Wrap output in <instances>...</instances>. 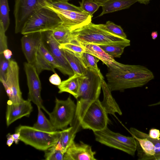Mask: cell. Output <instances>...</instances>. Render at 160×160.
<instances>
[{
    "mask_svg": "<svg viewBox=\"0 0 160 160\" xmlns=\"http://www.w3.org/2000/svg\"><path fill=\"white\" fill-rule=\"evenodd\" d=\"M108 67L106 77L111 92L142 87L154 78L153 72L142 65L124 64L116 61Z\"/></svg>",
    "mask_w": 160,
    "mask_h": 160,
    "instance_id": "6da1fadb",
    "label": "cell"
},
{
    "mask_svg": "<svg viewBox=\"0 0 160 160\" xmlns=\"http://www.w3.org/2000/svg\"><path fill=\"white\" fill-rule=\"evenodd\" d=\"M108 113L99 99L76 105L75 117L84 129L93 132L103 130L107 127L110 120Z\"/></svg>",
    "mask_w": 160,
    "mask_h": 160,
    "instance_id": "7a4b0ae2",
    "label": "cell"
},
{
    "mask_svg": "<svg viewBox=\"0 0 160 160\" xmlns=\"http://www.w3.org/2000/svg\"><path fill=\"white\" fill-rule=\"evenodd\" d=\"M108 32L104 24H95L92 22L73 31L70 42L72 40L78 43L102 44L127 40Z\"/></svg>",
    "mask_w": 160,
    "mask_h": 160,
    "instance_id": "3957f363",
    "label": "cell"
},
{
    "mask_svg": "<svg viewBox=\"0 0 160 160\" xmlns=\"http://www.w3.org/2000/svg\"><path fill=\"white\" fill-rule=\"evenodd\" d=\"M20 134V141L25 144L41 151H45L58 141L60 131L48 132L38 129L33 127L20 125L15 132Z\"/></svg>",
    "mask_w": 160,
    "mask_h": 160,
    "instance_id": "277c9868",
    "label": "cell"
},
{
    "mask_svg": "<svg viewBox=\"0 0 160 160\" xmlns=\"http://www.w3.org/2000/svg\"><path fill=\"white\" fill-rule=\"evenodd\" d=\"M62 23L61 19L55 12L49 8L45 7L30 17L21 33L24 35L51 31Z\"/></svg>",
    "mask_w": 160,
    "mask_h": 160,
    "instance_id": "5b68a950",
    "label": "cell"
},
{
    "mask_svg": "<svg viewBox=\"0 0 160 160\" xmlns=\"http://www.w3.org/2000/svg\"><path fill=\"white\" fill-rule=\"evenodd\" d=\"M104 77L102 74L87 69L82 76L76 105L90 102L98 99Z\"/></svg>",
    "mask_w": 160,
    "mask_h": 160,
    "instance_id": "8992f818",
    "label": "cell"
},
{
    "mask_svg": "<svg viewBox=\"0 0 160 160\" xmlns=\"http://www.w3.org/2000/svg\"><path fill=\"white\" fill-rule=\"evenodd\" d=\"M96 140L108 146L119 149L132 156L136 151L135 138L127 137L111 131L107 127L100 131L93 132Z\"/></svg>",
    "mask_w": 160,
    "mask_h": 160,
    "instance_id": "52a82bcc",
    "label": "cell"
},
{
    "mask_svg": "<svg viewBox=\"0 0 160 160\" xmlns=\"http://www.w3.org/2000/svg\"><path fill=\"white\" fill-rule=\"evenodd\" d=\"M52 2V0H15L13 14L15 33L21 32L31 16Z\"/></svg>",
    "mask_w": 160,
    "mask_h": 160,
    "instance_id": "ba28073f",
    "label": "cell"
},
{
    "mask_svg": "<svg viewBox=\"0 0 160 160\" xmlns=\"http://www.w3.org/2000/svg\"><path fill=\"white\" fill-rule=\"evenodd\" d=\"M76 105L70 96L65 100L56 98L52 111L48 114L49 120L57 130L67 128L72 122L75 115Z\"/></svg>",
    "mask_w": 160,
    "mask_h": 160,
    "instance_id": "9c48e42d",
    "label": "cell"
},
{
    "mask_svg": "<svg viewBox=\"0 0 160 160\" xmlns=\"http://www.w3.org/2000/svg\"><path fill=\"white\" fill-rule=\"evenodd\" d=\"M19 67L15 61L11 60L5 75L2 84L8 100L13 103H20L24 99L22 96L19 83Z\"/></svg>",
    "mask_w": 160,
    "mask_h": 160,
    "instance_id": "30bf717a",
    "label": "cell"
},
{
    "mask_svg": "<svg viewBox=\"0 0 160 160\" xmlns=\"http://www.w3.org/2000/svg\"><path fill=\"white\" fill-rule=\"evenodd\" d=\"M24 67L28 88V99L48 114L49 112L43 104L41 95V83L36 68L33 65L28 62L24 63Z\"/></svg>",
    "mask_w": 160,
    "mask_h": 160,
    "instance_id": "8fae6325",
    "label": "cell"
},
{
    "mask_svg": "<svg viewBox=\"0 0 160 160\" xmlns=\"http://www.w3.org/2000/svg\"><path fill=\"white\" fill-rule=\"evenodd\" d=\"M55 12L61 19L62 23L72 31L82 28L92 22V16L84 12L57 9L48 6Z\"/></svg>",
    "mask_w": 160,
    "mask_h": 160,
    "instance_id": "7c38bea8",
    "label": "cell"
},
{
    "mask_svg": "<svg viewBox=\"0 0 160 160\" xmlns=\"http://www.w3.org/2000/svg\"><path fill=\"white\" fill-rule=\"evenodd\" d=\"M45 33L48 49L59 66V71L62 74L69 77L73 75L74 72L67 60L62 49L59 48L60 44L54 39L50 31L45 32Z\"/></svg>",
    "mask_w": 160,
    "mask_h": 160,
    "instance_id": "4fadbf2b",
    "label": "cell"
},
{
    "mask_svg": "<svg viewBox=\"0 0 160 160\" xmlns=\"http://www.w3.org/2000/svg\"><path fill=\"white\" fill-rule=\"evenodd\" d=\"M44 32H37L23 35L21 39L22 52L28 63L34 66L38 50Z\"/></svg>",
    "mask_w": 160,
    "mask_h": 160,
    "instance_id": "5bb4252c",
    "label": "cell"
},
{
    "mask_svg": "<svg viewBox=\"0 0 160 160\" xmlns=\"http://www.w3.org/2000/svg\"><path fill=\"white\" fill-rule=\"evenodd\" d=\"M34 66L39 74L44 70L51 71L56 73L55 69L60 68L43 41L42 40L36 55Z\"/></svg>",
    "mask_w": 160,
    "mask_h": 160,
    "instance_id": "9a60e30c",
    "label": "cell"
},
{
    "mask_svg": "<svg viewBox=\"0 0 160 160\" xmlns=\"http://www.w3.org/2000/svg\"><path fill=\"white\" fill-rule=\"evenodd\" d=\"M31 102L24 100L22 102L13 103L8 100L6 113V123L7 126L23 117H29L32 111Z\"/></svg>",
    "mask_w": 160,
    "mask_h": 160,
    "instance_id": "2e32d148",
    "label": "cell"
},
{
    "mask_svg": "<svg viewBox=\"0 0 160 160\" xmlns=\"http://www.w3.org/2000/svg\"><path fill=\"white\" fill-rule=\"evenodd\" d=\"M95 154L89 145L82 141L78 143L74 141L65 153V160H96Z\"/></svg>",
    "mask_w": 160,
    "mask_h": 160,
    "instance_id": "e0dca14e",
    "label": "cell"
},
{
    "mask_svg": "<svg viewBox=\"0 0 160 160\" xmlns=\"http://www.w3.org/2000/svg\"><path fill=\"white\" fill-rule=\"evenodd\" d=\"M130 132L137 142L138 160H151L155 154L153 144L147 138L132 131Z\"/></svg>",
    "mask_w": 160,
    "mask_h": 160,
    "instance_id": "ac0fdd59",
    "label": "cell"
},
{
    "mask_svg": "<svg viewBox=\"0 0 160 160\" xmlns=\"http://www.w3.org/2000/svg\"><path fill=\"white\" fill-rule=\"evenodd\" d=\"M80 127L81 126L78 119L74 117L70 127L60 131L59 140L65 153L69 147L74 142L76 134Z\"/></svg>",
    "mask_w": 160,
    "mask_h": 160,
    "instance_id": "d6986e66",
    "label": "cell"
},
{
    "mask_svg": "<svg viewBox=\"0 0 160 160\" xmlns=\"http://www.w3.org/2000/svg\"><path fill=\"white\" fill-rule=\"evenodd\" d=\"M102 89L104 98L101 103L108 113L115 115V112L118 113L120 115L122 112L118 104L113 98L109 87L104 79L102 81Z\"/></svg>",
    "mask_w": 160,
    "mask_h": 160,
    "instance_id": "ffe728a7",
    "label": "cell"
},
{
    "mask_svg": "<svg viewBox=\"0 0 160 160\" xmlns=\"http://www.w3.org/2000/svg\"><path fill=\"white\" fill-rule=\"evenodd\" d=\"M78 74H74L68 79L62 81L58 86V93L67 92L77 98L82 76Z\"/></svg>",
    "mask_w": 160,
    "mask_h": 160,
    "instance_id": "44dd1931",
    "label": "cell"
},
{
    "mask_svg": "<svg viewBox=\"0 0 160 160\" xmlns=\"http://www.w3.org/2000/svg\"><path fill=\"white\" fill-rule=\"evenodd\" d=\"M137 2L136 0H108L102 4V11L98 16L128 8Z\"/></svg>",
    "mask_w": 160,
    "mask_h": 160,
    "instance_id": "7402d4cb",
    "label": "cell"
},
{
    "mask_svg": "<svg viewBox=\"0 0 160 160\" xmlns=\"http://www.w3.org/2000/svg\"><path fill=\"white\" fill-rule=\"evenodd\" d=\"M78 43L83 47L85 52L97 57L107 67L116 62L114 58L108 55L97 44L86 43Z\"/></svg>",
    "mask_w": 160,
    "mask_h": 160,
    "instance_id": "603a6c76",
    "label": "cell"
},
{
    "mask_svg": "<svg viewBox=\"0 0 160 160\" xmlns=\"http://www.w3.org/2000/svg\"><path fill=\"white\" fill-rule=\"evenodd\" d=\"M98 45L111 57L119 58L123 53L125 48L130 45V41L127 39L124 41Z\"/></svg>",
    "mask_w": 160,
    "mask_h": 160,
    "instance_id": "cb8c5ba5",
    "label": "cell"
},
{
    "mask_svg": "<svg viewBox=\"0 0 160 160\" xmlns=\"http://www.w3.org/2000/svg\"><path fill=\"white\" fill-rule=\"evenodd\" d=\"M62 49L65 56L74 74L84 75L87 69L84 65L80 56L76 55L73 52L68 50Z\"/></svg>",
    "mask_w": 160,
    "mask_h": 160,
    "instance_id": "d4e9b609",
    "label": "cell"
},
{
    "mask_svg": "<svg viewBox=\"0 0 160 160\" xmlns=\"http://www.w3.org/2000/svg\"><path fill=\"white\" fill-rule=\"evenodd\" d=\"M50 31L54 39L60 44L70 42L72 31L62 23Z\"/></svg>",
    "mask_w": 160,
    "mask_h": 160,
    "instance_id": "484cf974",
    "label": "cell"
},
{
    "mask_svg": "<svg viewBox=\"0 0 160 160\" xmlns=\"http://www.w3.org/2000/svg\"><path fill=\"white\" fill-rule=\"evenodd\" d=\"M38 110V118L36 122L33 127L35 128L42 131L52 132L57 131L50 120H48L41 108L37 107Z\"/></svg>",
    "mask_w": 160,
    "mask_h": 160,
    "instance_id": "4316f807",
    "label": "cell"
},
{
    "mask_svg": "<svg viewBox=\"0 0 160 160\" xmlns=\"http://www.w3.org/2000/svg\"><path fill=\"white\" fill-rule=\"evenodd\" d=\"M80 57L87 69H90L99 73H101L97 65V63L100 60L98 58L86 52L82 53Z\"/></svg>",
    "mask_w": 160,
    "mask_h": 160,
    "instance_id": "83f0119b",
    "label": "cell"
},
{
    "mask_svg": "<svg viewBox=\"0 0 160 160\" xmlns=\"http://www.w3.org/2000/svg\"><path fill=\"white\" fill-rule=\"evenodd\" d=\"M9 11L8 0H0V22L6 31L10 24Z\"/></svg>",
    "mask_w": 160,
    "mask_h": 160,
    "instance_id": "f1b7e54d",
    "label": "cell"
},
{
    "mask_svg": "<svg viewBox=\"0 0 160 160\" xmlns=\"http://www.w3.org/2000/svg\"><path fill=\"white\" fill-rule=\"evenodd\" d=\"M80 7L83 11L91 16L102 5L94 0H82L80 2Z\"/></svg>",
    "mask_w": 160,
    "mask_h": 160,
    "instance_id": "f546056e",
    "label": "cell"
},
{
    "mask_svg": "<svg viewBox=\"0 0 160 160\" xmlns=\"http://www.w3.org/2000/svg\"><path fill=\"white\" fill-rule=\"evenodd\" d=\"M105 29L110 33L120 37L127 39V36L122 27L108 21L104 24Z\"/></svg>",
    "mask_w": 160,
    "mask_h": 160,
    "instance_id": "4dcf8cb0",
    "label": "cell"
},
{
    "mask_svg": "<svg viewBox=\"0 0 160 160\" xmlns=\"http://www.w3.org/2000/svg\"><path fill=\"white\" fill-rule=\"evenodd\" d=\"M48 6L52 7L55 9L61 10H70L78 12L83 11L80 7H77L68 3V2L57 1H53Z\"/></svg>",
    "mask_w": 160,
    "mask_h": 160,
    "instance_id": "1f68e13d",
    "label": "cell"
},
{
    "mask_svg": "<svg viewBox=\"0 0 160 160\" xmlns=\"http://www.w3.org/2000/svg\"><path fill=\"white\" fill-rule=\"evenodd\" d=\"M44 158L47 160H65V153L53 146L45 151Z\"/></svg>",
    "mask_w": 160,
    "mask_h": 160,
    "instance_id": "d6a6232c",
    "label": "cell"
},
{
    "mask_svg": "<svg viewBox=\"0 0 160 160\" xmlns=\"http://www.w3.org/2000/svg\"><path fill=\"white\" fill-rule=\"evenodd\" d=\"M60 48L65 49L74 52L76 55L80 56L85 50L83 47L80 44L76 42L73 41L66 43L60 44Z\"/></svg>",
    "mask_w": 160,
    "mask_h": 160,
    "instance_id": "836d02e7",
    "label": "cell"
},
{
    "mask_svg": "<svg viewBox=\"0 0 160 160\" xmlns=\"http://www.w3.org/2000/svg\"><path fill=\"white\" fill-rule=\"evenodd\" d=\"M129 131L134 132L140 135L147 138L153 144L155 154H160V138L158 139L152 138L149 137L148 134L134 128H131Z\"/></svg>",
    "mask_w": 160,
    "mask_h": 160,
    "instance_id": "e575fe53",
    "label": "cell"
},
{
    "mask_svg": "<svg viewBox=\"0 0 160 160\" xmlns=\"http://www.w3.org/2000/svg\"><path fill=\"white\" fill-rule=\"evenodd\" d=\"M0 55V80L1 81L4 79L11 60H7L4 57L3 53Z\"/></svg>",
    "mask_w": 160,
    "mask_h": 160,
    "instance_id": "d590c367",
    "label": "cell"
},
{
    "mask_svg": "<svg viewBox=\"0 0 160 160\" xmlns=\"http://www.w3.org/2000/svg\"><path fill=\"white\" fill-rule=\"evenodd\" d=\"M6 31L2 24L0 22V54L8 49L7 37L5 34Z\"/></svg>",
    "mask_w": 160,
    "mask_h": 160,
    "instance_id": "8d00e7d4",
    "label": "cell"
},
{
    "mask_svg": "<svg viewBox=\"0 0 160 160\" xmlns=\"http://www.w3.org/2000/svg\"><path fill=\"white\" fill-rule=\"evenodd\" d=\"M49 80L51 83L57 86L59 85L62 82L60 77L56 73L52 75L49 77Z\"/></svg>",
    "mask_w": 160,
    "mask_h": 160,
    "instance_id": "74e56055",
    "label": "cell"
},
{
    "mask_svg": "<svg viewBox=\"0 0 160 160\" xmlns=\"http://www.w3.org/2000/svg\"><path fill=\"white\" fill-rule=\"evenodd\" d=\"M148 136L153 139H158L160 137V131L158 129L155 128L150 129L149 132Z\"/></svg>",
    "mask_w": 160,
    "mask_h": 160,
    "instance_id": "f35d334b",
    "label": "cell"
},
{
    "mask_svg": "<svg viewBox=\"0 0 160 160\" xmlns=\"http://www.w3.org/2000/svg\"><path fill=\"white\" fill-rule=\"evenodd\" d=\"M98 2L101 3L102 5V4L108 0H94ZM138 2L144 4L145 5H147L150 2L151 0H136Z\"/></svg>",
    "mask_w": 160,
    "mask_h": 160,
    "instance_id": "ab89813d",
    "label": "cell"
},
{
    "mask_svg": "<svg viewBox=\"0 0 160 160\" xmlns=\"http://www.w3.org/2000/svg\"><path fill=\"white\" fill-rule=\"evenodd\" d=\"M7 139L6 142L7 145L8 147H10L14 142L12 134L8 133L7 135Z\"/></svg>",
    "mask_w": 160,
    "mask_h": 160,
    "instance_id": "60d3db41",
    "label": "cell"
},
{
    "mask_svg": "<svg viewBox=\"0 0 160 160\" xmlns=\"http://www.w3.org/2000/svg\"><path fill=\"white\" fill-rule=\"evenodd\" d=\"M4 57L8 60H10L12 53L11 50L7 49L5 50L3 53Z\"/></svg>",
    "mask_w": 160,
    "mask_h": 160,
    "instance_id": "b9f144b4",
    "label": "cell"
},
{
    "mask_svg": "<svg viewBox=\"0 0 160 160\" xmlns=\"http://www.w3.org/2000/svg\"><path fill=\"white\" fill-rule=\"evenodd\" d=\"M12 135L14 140V142L16 144H18L20 141V133L19 132H16L12 134Z\"/></svg>",
    "mask_w": 160,
    "mask_h": 160,
    "instance_id": "7bdbcfd3",
    "label": "cell"
},
{
    "mask_svg": "<svg viewBox=\"0 0 160 160\" xmlns=\"http://www.w3.org/2000/svg\"><path fill=\"white\" fill-rule=\"evenodd\" d=\"M151 37L153 40H155L158 36V33L157 31H153L151 33Z\"/></svg>",
    "mask_w": 160,
    "mask_h": 160,
    "instance_id": "ee69618b",
    "label": "cell"
},
{
    "mask_svg": "<svg viewBox=\"0 0 160 160\" xmlns=\"http://www.w3.org/2000/svg\"><path fill=\"white\" fill-rule=\"evenodd\" d=\"M151 160H160V154H155L152 158Z\"/></svg>",
    "mask_w": 160,
    "mask_h": 160,
    "instance_id": "f6af8a7d",
    "label": "cell"
},
{
    "mask_svg": "<svg viewBox=\"0 0 160 160\" xmlns=\"http://www.w3.org/2000/svg\"><path fill=\"white\" fill-rule=\"evenodd\" d=\"M160 105V100L158 102H156V103H154L153 104H152L150 105H149L148 106H156L158 105Z\"/></svg>",
    "mask_w": 160,
    "mask_h": 160,
    "instance_id": "bcb514c9",
    "label": "cell"
},
{
    "mask_svg": "<svg viewBox=\"0 0 160 160\" xmlns=\"http://www.w3.org/2000/svg\"><path fill=\"white\" fill-rule=\"evenodd\" d=\"M70 0H55V1L68 2V1Z\"/></svg>",
    "mask_w": 160,
    "mask_h": 160,
    "instance_id": "7dc6e473",
    "label": "cell"
}]
</instances>
